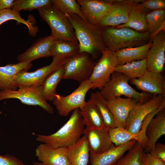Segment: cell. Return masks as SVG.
Returning a JSON list of instances; mask_svg holds the SVG:
<instances>
[{"mask_svg": "<svg viewBox=\"0 0 165 165\" xmlns=\"http://www.w3.org/2000/svg\"><path fill=\"white\" fill-rule=\"evenodd\" d=\"M109 134L113 143L117 146L135 140L145 149L148 140L139 131L137 134L132 133L125 128L116 127L108 128Z\"/></svg>", "mask_w": 165, "mask_h": 165, "instance_id": "25", "label": "cell"}, {"mask_svg": "<svg viewBox=\"0 0 165 165\" xmlns=\"http://www.w3.org/2000/svg\"><path fill=\"white\" fill-rule=\"evenodd\" d=\"M85 124L79 108L73 110L68 120L57 131L49 135L33 134L36 140L53 148H68L75 144L84 135Z\"/></svg>", "mask_w": 165, "mask_h": 165, "instance_id": "2", "label": "cell"}, {"mask_svg": "<svg viewBox=\"0 0 165 165\" xmlns=\"http://www.w3.org/2000/svg\"><path fill=\"white\" fill-rule=\"evenodd\" d=\"M137 142L136 140H133L117 146L113 144L110 149L101 154L96 155L90 154L91 165H113Z\"/></svg>", "mask_w": 165, "mask_h": 165, "instance_id": "21", "label": "cell"}, {"mask_svg": "<svg viewBox=\"0 0 165 165\" xmlns=\"http://www.w3.org/2000/svg\"><path fill=\"white\" fill-rule=\"evenodd\" d=\"M70 165H87L90 152L86 138L84 134L74 145L68 148Z\"/></svg>", "mask_w": 165, "mask_h": 165, "instance_id": "23", "label": "cell"}, {"mask_svg": "<svg viewBox=\"0 0 165 165\" xmlns=\"http://www.w3.org/2000/svg\"><path fill=\"white\" fill-rule=\"evenodd\" d=\"M0 165H25L23 162L16 157L6 154L0 155Z\"/></svg>", "mask_w": 165, "mask_h": 165, "instance_id": "39", "label": "cell"}, {"mask_svg": "<svg viewBox=\"0 0 165 165\" xmlns=\"http://www.w3.org/2000/svg\"><path fill=\"white\" fill-rule=\"evenodd\" d=\"M52 5L64 15L76 14L86 21L75 0H52Z\"/></svg>", "mask_w": 165, "mask_h": 165, "instance_id": "35", "label": "cell"}, {"mask_svg": "<svg viewBox=\"0 0 165 165\" xmlns=\"http://www.w3.org/2000/svg\"><path fill=\"white\" fill-rule=\"evenodd\" d=\"M148 32L151 36V40L160 31L164 30L165 10L161 9L153 10L145 16Z\"/></svg>", "mask_w": 165, "mask_h": 165, "instance_id": "31", "label": "cell"}, {"mask_svg": "<svg viewBox=\"0 0 165 165\" xmlns=\"http://www.w3.org/2000/svg\"><path fill=\"white\" fill-rule=\"evenodd\" d=\"M143 150L142 145L137 142L126 155L113 165H144Z\"/></svg>", "mask_w": 165, "mask_h": 165, "instance_id": "34", "label": "cell"}, {"mask_svg": "<svg viewBox=\"0 0 165 165\" xmlns=\"http://www.w3.org/2000/svg\"><path fill=\"white\" fill-rule=\"evenodd\" d=\"M101 57L95 65L88 80L91 89L101 90L109 80L112 74L118 64L116 52L106 48L101 52Z\"/></svg>", "mask_w": 165, "mask_h": 165, "instance_id": "6", "label": "cell"}, {"mask_svg": "<svg viewBox=\"0 0 165 165\" xmlns=\"http://www.w3.org/2000/svg\"><path fill=\"white\" fill-rule=\"evenodd\" d=\"M149 153L152 157L165 162V144L156 143Z\"/></svg>", "mask_w": 165, "mask_h": 165, "instance_id": "38", "label": "cell"}, {"mask_svg": "<svg viewBox=\"0 0 165 165\" xmlns=\"http://www.w3.org/2000/svg\"><path fill=\"white\" fill-rule=\"evenodd\" d=\"M91 88L90 82L87 80L80 83L77 88L67 96L56 94L52 101L59 115L67 117L72 111L83 106L86 102V94Z\"/></svg>", "mask_w": 165, "mask_h": 165, "instance_id": "10", "label": "cell"}, {"mask_svg": "<svg viewBox=\"0 0 165 165\" xmlns=\"http://www.w3.org/2000/svg\"><path fill=\"white\" fill-rule=\"evenodd\" d=\"M86 53H78L68 58L64 66L63 79L76 80L79 83L88 80L96 64Z\"/></svg>", "mask_w": 165, "mask_h": 165, "instance_id": "7", "label": "cell"}, {"mask_svg": "<svg viewBox=\"0 0 165 165\" xmlns=\"http://www.w3.org/2000/svg\"><path fill=\"white\" fill-rule=\"evenodd\" d=\"M17 99L23 104L39 106L50 114L53 113V109L44 98L41 86L19 88L18 90H0V101L10 99Z\"/></svg>", "mask_w": 165, "mask_h": 165, "instance_id": "8", "label": "cell"}, {"mask_svg": "<svg viewBox=\"0 0 165 165\" xmlns=\"http://www.w3.org/2000/svg\"><path fill=\"white\" fill-rule=\"evenodd\" d=\"M86 22L97 26L109 13L112 7L110 0H77Z\"/></svg>", "mask_w": 165, "mask_h": 165, "instance_id": "14", "label": "cell"}, {"mask_svg": "<svg viewBox=\"0 0 165 165\" xmlns=\"http://www.w3.org/2000/svg\"><path fill=\"white\" fill-rule=\"evenodd\" d=\"M114 72L121 73L130 79L139 78L147 72L146 59L118 64Z\"/></svg>", "mask_w": 165, "mask_h": 165, "instance_id": "29", "label": "cell"}, {"mask_svg": "<svg viewBox=\"0 0 165 165\" xmlns=\"http://www.w3.org/2000/svg\"><path fill=\"white\" fill-rule=\"evenodd\" d=\"M64 15L74 30L79 45V53H87L94 59L98 53L106 48L102 38V28L89 23L76 14Z\"/></svg>", "mask_w": 165, "mask_h": 165, "instance_id": "1", "label": "cell"}, {"mask_svg": "<svg viewBox=\"0 0 165 165\" xmlns=\"http://www.w3.org/2000/svg\"><path fill=\"white\" fill-rule=\"evenodd\" d=\"M35 156L41 162L46 165H70L68 148H54L49 144L42 143L35 149Z\"/></svg>", "mask_w": 165, "mask_h": 165, "instance_id": "18", "label": "cell"}, {"mask_svg": "<svg viewBox=\"0 0 165 165\" xmlns=\"http://www.w3.org/2000/svg\"><path fill=\"white\" fill-rule=\"evenodd\" d=\"M144 165H165V162L151 156L149 153L143 155Z\"/></svg>", "mask_w": 165, "mask_h": 165, "instance_id": "40", "label": "cell"}, {"mask_svg": "<svg viewBox=\"0 0 165 165\" xmlns=\"http://www.w3.org/2000/svg\"><path fill=\"white\" fill-rule=\"evenodd\" d=\"M130 81L143 92L165 94V79L161 73L147 71L141 77L131 79Z\"/></svg>", "mask_w": 165, "mask_h": 165, "instance_id": "16", "label": "cell"}, {"mask_svg": "<svg viewBox=\"0 0 165 165\" xmlns=\"http://www.w3.org/2000/svg\"><path fill=\"white\" fill-rule=\"evenodd\" d=\"M42 19L50 26L55 40L78 43L74 30L67 18L52 5L38 10Z\"/></svg>", "mask_w": 165, "mask_h": 165, "instance_id": "5", "label": "cell"}, {"mask_svg": "<svg viewBox=\"0 0 165 165\" xmlns=\"http://www.w3.org/2000/svg\"><path fill=\"white\" fill-rule=\"evenodd\" d=\"M79 109L86 128H99L104 126L97 107L90 99Z\"/></svg>", "mask_w": 165, "mask_h": 165, "instance_id": "27", "label": "cell"}, {"mask_svg": "<svg viewBox=\"0 0 165 165\" xmlns=\"http://www.w3.org/2000/svg\"><path fill=\"white\" fill-rule=\"evenodd\" d=\"M68 59L53 57L51 63L49 65L33 72L26 70L21 71L16 76L14 82L18 88L41 86L49 75L63 66Z\"/></svg>", "mask_w": 165, "mask_h": 165, "instance_id": "9", "label": "cell"}, {"mask_svg": "<svg viewBox=\"0 0 165 165\" xmlns=\"http://www.w3.org/2000/svg\"><path fill=\"white\" fill-rule=\"evenodd\" d=\"M55 40L51 35L40 38L25 52L18 55V61L31 62L38 58L51 56V49Z\"/></svg>", "mask_w": 165, "mask_h": 165, "instance_id": "19", "label": "cell"}, {"mask_svg": "<svg viewBox=\"0 0 165 165\" xmlns=\"http://www.w3.org/2000/svg\"><path fill=\"white\" fill-rule=\"evenodd\" d=\"M84 134L86 138L90 155L101 154L110 149L113 145L108 129L105 126L99 128L86 127Z\"/></svg>", "mask_w": 165, "mask_h": 165, "instance_id": "15", "label": "cell"}, {"mask_svg": "<svg viewBox=\"0 0 165 165\" xmlns=\"http://www.w3.org/2000/svg\"><path fill=\"white\" fill-rule=\"evenodd\" d=\"M32 165H46L40 162L36 161L33 163Z\"/></svg>", "mask_w": 165, "mask_h": 165, "instance_id": "42", "label": "cell"}, {"mask_svg": "<svg viewBox=\"0 0 165 165\" xmlns=\"http://www.w3.org/2000/svg\"><path fill=\"white\" fill-rule=\"evenodd\" d=\"M164 100L165 94L153 95L147 102L138 104L130 112L125 129L134 134L138 133L145 118L157 109Z\"/></svg>", "mask_w": 165, "mask_h": 165, "instance_id": "11", "label": "cell"}, {"mask_svg": "<svg viewBox=\"0 0 165 165\" xmlns=\"http://www.w3.org/2000/svg\"><path fill=\"white\" fill-rule=\"evenodd\" d=\"M140 4L143 8L149 10L164 9L165 8V1L164 0L144 1Z\"/></svg>", "mask_w": 165, "mask_h": 165, "instance_id": "37", "label": "cell"}, {"mask_svg": "<svg viewBox=\"0 0 165 165\" xmlns=\"http://www.w3.org/2000/svg\"><path fill=\"white\" fill-rule=\"evenodd\" d=\"M14 1L13 0H0V10L11 9Z\"/></svg>", "mask_w": 165, "mask_h": 165, "instance_id": "41", "label": "cell"}, {"mask_svg": "<svg viewBox=\"0 0 165 165\" xmlns=\"http://www.w3.org/2000/svg\"><path fill=\"white\" fill-rule=\"evenodd\" d=\"M102 35L106 48L114 52L141 46L151 40V36L148 31L140 32L127 28H102Z\"/></svg>", "mask_w": 165, "mask_h": 165, "instance_id": "3", "label": "cell"}, {"mask_svg": "<svg viewBox=\"0 0 165 165\" xmlns=\"http://www.w3.org/2000/svg\"><path fill=\"white\" fill-rule=\"evenodd\" d=\"M64 66L49 75L41 86L42 95L46 101H52L57 94V86L60 81L63 79Z\"/></svg>", "mask_w": 165, "mask_h": 165, "instance_id": "28", "label": "cell"}, {"mask_svg": "<svg viewBox=\"0 0 165 165\" xmlns=\"http://www.w3.org/2000/svg\"><path fill=\"white\" fill-rule=\"evenodd\" d=\"M79 45L62 40H55L51 49V56L68 59L78 53Z\"/></svg>", "mask_w": 165, "mask_h": 165, "instance_id": "30", "label": "cell"}, {"mask_svg": "<svg viewBox=\"0 0 165 165\" xmlns=\"http://www.w3.org/2000/svg\"><path fill=\"white\" fill-rule=\"evenodd\" d=\"M146 59L147 71L161 73L165 63V32L162 30L152 39Z\"/></svg>", "mask_w": 165, "mask_h": 165, "instance_id": "13", "label": "cell"}, {"mask_svg": "<svg viewBox=\"0 0 165 165\" xmlns=\"http://www.w3.org/2000/svg\"><path fill=\"white\" fill-rule=\"evenodd\" d=\"M112 7L109 13L97 26L102 28L115 27L125 23L128 20L133 8L139 3L140 0H110Z\"/></svg>", "mask_w": 165, "mask_h": 165, "instance_id": "12", "label": "cell"}, {"mask_svg": "<svg viewBox=\"0 0 165 165\" xmlns=\"http://www.w3.org/2000/svg\"><path fill=\"white\" fill-rule=\"evenodd\" d=\"M32 66L31 62H26L0 66V90H17L18 87L14 82L16 76L22 71H28Z\"/></svg>", "mask_w": 165, "mask_h": 165, "instance_id": "20", "label": "cell"}, {"mask_svg": "<svg viewBox=\"0 0 165 165\" xmlns=\"http://www.w3.org/2000/svg\"><path fill=\"white\" fill-rule=\"evenodd\" d=\"M105 101L114 117L116 127L125 129L130 112L139 103L134 99L121 97Z\"/></svg>", "mask_w": 165, "mask_h": 165, "instance_id": "17", "label": "cell"}, {"mask_svg": "<svg viewBox=\"0 0 165 165\" xmlns=\"http://www.w3.org/2000/svg\"><path fill=\"white\" fill-rule=\"evenodd\" d=\"M97 107L107 128L116 127L114 117L108 108L105 100L98 91L91 93L90 98Z\"/></svg>", "mask_w": 165, "mask_h": 165, "instance_id": "32", "label": "cell"}, {"mask_svg": "<svg viewBox=\"0 0 165 165\" xmlns=\"http://www.w3.org/2000/svg\"><path fill=\"white\" fill-rule=\"evenodd\" d=\"M152 45L151 41L141 46L124 48L116 51L118 64L123 65L146 58Z\"/></svg>", "mask_w": 165, "mask_h": 165, "instance_id": "26", "label": "cell"}, {"mask_svg": "<svg viewBox=\"0 0 165 165\" xmlns=\"http://www.w3.org/2000/svg\"><path fill=\"white\" fill-rule=\"evenodd\" d=\"M52 5V1L51 0H14L11 9L19 12L22 10H38Z\"/></svg>", "mask_w": 165, "mask_h": 165, "instance_id": "36", "label": "cell"}, {"mask_svg": "<svg viewBox=\"0 0 165 165\" xmlns=\"http://www.w3.org/2000/svg\"></svg>", "mask_w": 165, "mask_h": 165, "instance_id": "43", "label": "cell"}, {"mask_svg": "<svg viewBox=\"0 0 165 165\" xmlns=\"http://www.w3.org/2000/svg\"><path fill=\"white\" fill-rule=\"evenodd\" d=\"M149 11L143 8L138 3L133 8L130 13L128 20L125 23L114 27L127 28L140 32L148 31L145 16L150 12Z\"/></svg>", "mask_w": 165, "mask_h": 165, "instance_id": "24", "label": "cell"}, {"mask_svg": "<svg viewBox=\"0 0 165 165\" xmlns=\"http://www.w3.org/2000/svg\"><path fill=\"white\" fill-rule=\"evenodd\" d=\"M130 80L121 73L114 72L109 81L99 92L106 100L123 95L142 104L152 97L151 94L139 92L132 88L128 83Z\"/></svg>", "mask_w": 165, "mask_h": 165, "instance_id": "4", "label": "cell"}, {"mask_svg": "<svg viewBox=\"0 0 165 165\" xmlns=\"http://www.w3.org/2000/svg\"><path fill=\"white\" fill-rule=\"evenodd\" d=\"M31 18L26 20L21 17L19 12L11 9L0 10V26L7 21L14 20L16 21V23L18 24L21 23L25 25L28 29L30 35L35 36L38 31V28L34 25V21H33V19Z\"/></svg>", "mask_w": 165, "mask_h": 165, "instance_id": "33", "label": "cell"}, {"mask_svg": "<svg viewBox=\"0 0 165 165\" xmlns=\"http://www.w3.org/2000/svg\"><path fill=\"white\" fill-rule=\"evenodd\" d=\"M150 121L145 131V135L148 140L145 148L148 153L154 147L158 139L165 134V110L158 112Z\"/></svg>", "mask_w": 165, "mask_h": 165, "instance_id": "22", "label": "cell"}]
</instances>
